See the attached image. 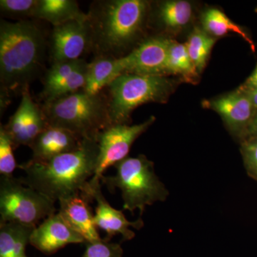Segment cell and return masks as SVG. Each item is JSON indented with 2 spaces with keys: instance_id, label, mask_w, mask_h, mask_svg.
Listing matches in <instances>:
<instances>
[{
  "instance_id": "obj_1",
  "label": "cell",
  "mask_w": 257,
  "mask_h": 257,
  "mask_svg": "<svg viewBox=\"0 0 257 257\" xmlns=\"http://www.w3.org/2000/svg\"><path fill=\"white\" fill-rule=\"evenodd\" d=\"M98 157L96 140L84 139L72 151L18 165L25 173L20 179L55 202L80 193L92 202L89 182L95 174Z\"/></svg>"
},
{
  "instance_id": "obj_2",
  "label": "cell",
  "mask_w": 257,
  "mask_h": 257,
  "mask_svg": "<svg viewBox=\"0 0 257 257\" xmlns=\"http://www.w3.org/2000/svg\"><path fill=\"white\" fill-rule=\"evenodd\" d=\"M150 9L144 0L93 2L88 13L91 50L96 57L121 58L133 52Z\"/></svg>"
},
{
  "instance_id": "obj_3",
  "label": "cell",
  "mask_w": 257,
  "mask_h": 257,
  "mask_svg": "<svg viewBox=\"0 0 257 257\" xmlns=\"http://www.w3.org/2000/svg\"><path fill=\"white\" fill-rule=\"evenodd\" d=\"M44 32L31 21L0 23V82L3 92H23L40 73L46 51Z\"/></svg>"
},
{
  "instance_id": "obj_4",
  "label": "cell",
  "mask_w": 257,
  "mask_h": 257,
  "mask_svg": "<svg viewBox=\"0 0 257 257\" xmlns=\"http://www.w3.org/2000/svg\"><path fill=\"white\" fill-rule=\"evenodd\" d=\"M40 106L48 125L68 130L83 140H96L98 134L111 125L107 100L102 93L92 95L82 89Z\"/></svg>"
},
{
  "instance_id": "obj_5",
  "label": "cell",
  "mask_w": 257,
  "mask_h": 257,
  "mask_svg": "<svg viewBox=\"0 0 257 257\" xmlns=\"http://www.w3.org/2000/svg\"><path fill=\"white\" fill-rule=\"evenodd\" d=\"M114 167L116 175L103 176L101 182L111 192L116 188L121 190L124 209L133 214L139 209L142 216L147 206L168 197L170 192L155 173L153 162L145 155L127 157Z\"/></svg>"
},
{
  "instance_id": "obj_6",
  "label": "cell",
  "mask_w": 257,
  "mask_h": 257,
  "mask_svg": "<svg viewBox=\"0 0 257 257\" xmlns=\"http://www.w3.org/2000/svg\"><path fill=\"white\" fill-rule=\"evenodd\" d=\"M173 89L165 76L121 74L106 87L111 125L128 124L134 109L146 103L165 102Z\"/></svg>"
},
{
  "instance_id": "obj_7",
  "label": "cell",
  "mask_w": 257,
  "mask_h": 257,
  "mask_svg": "<svg viewBox=\"0 0 257 257\" xmlns=\"http://www.w3.org/2000/svg\"><path fill=\"white\" fill-rule=\"evenodd\" d=\"M55 202L14 176L0 179V222L17 221L37 226L56 214Z\"/></svg>"
},
{
  "instance_id": "obj_8",
  "label": "cell",
  "mask_w": 257,
  "mask_h": 257,
  "mask_svg": "<svg viewBox=\"0 0 257 257\" xmlns=\"http://www.w3.org/2000/svg\"><path fill=\"white\" fill-rule=\"evenodd\" d=\"M155 119L152 116L141 124H111L98 134L96 138L99 147L97 167L89 185L101 182L109 167L126 158L135 140L153 124Z\"/></svg>"
},
{
  "instance_id": "obj_9",
  "label": "cell",
  "mask_w": 257,
  "mask_h": 257,
  "mask_svg": "<svg viewBox=\"0 0 257 257\" xmlns=\"http://www.w3.org/2000/svg\"><path fill=\"white\" fill-rule=\"evenodd\" d=\"M50 48L52 64L82 59L87 51L91 50L88 18L53 27Z\"/></svg>"
},
{
  "instance_id": "obj_10",
  "label": "cell",
  "mask_w": 257,
  "mask_h": 257,
  "mask_svg": "<svg viewBox=\"0 0 257 257\" xmlns=\"http://www.w3.org/2000/svg\"><path fill=\"white\" fill-rule=\"evenodd\" d=\"M22 94L21 102L6 125H3L14 149L30 147L35 139L48 126L41 108L32 99L29 87Z\"/></svg>"
},
{
  "instance_id": "obj_11",
  "label": "cell",
  "mask_w": 257,
  "mask_h": 257,
  "mask_svg": "<svg viewBox=\"0 0 257 257\" xmlns=\"http://www.w3.org/2000/svg\"><path fill=\"white\" fill-rule=\"evenodd\" d=\"M172 40L165 37H150L125 56L126 73L165 76Z\"/></svg>"
},
{
  "instance_id": "obj_12",
  "label": "cell",
  "mask_w": 257,
  "mask_h": 257,
  "mask_svg": "<svg viewBox=\"0 0 257 257\" xmlns=\"http://www.w3.org/2000/svg\"><path fill=\"white\" fill-rule=\"evenodd\" d=\"M204 106L220 115L230 133L240 140L244 138L246 128L256 111L246 93L239 89L206 101Z\"/></svg>"
},
{
  "instance_id": "obj_13",
  "label": "cell",
  "mask_w": 257,
  "mask_h": 257,
  "mask_svg": "<svg viewBox=\"0 0 257 257\" xmlns=\"http://www.w3.org/2000/svg\"><path fill=\"white\" fill-rule=\"evenodd\" d=\"M101 182L89 185L91 189V195L96 202L94 222L96 227L100 228L106 232L105 241H110L111 238L116 234H121L123 241L133 239L135 233L130 227L140 230L143 227V219H138L135 221H130L125 217L122 211L117 210L111 207L106 200L101 192Z\"/></svg>"
},
{
  "instance_id": "obj_14",
  "label": "cell",
  "mask_w": 257,
  "mask_h": 257,
  "mask_svg": "<svg viewBox=\"0 0 257 257\" xmlns=\"http://www.w3.org/2000/svg\"><path fill=\"white\" fill-rule=\"evenodd\" d=\"M86 243L85 239L64 220L59 213L52 214L35 227L30 244L39 251L50 255L69 243Z\"/></svg>"
},
{
  "instance_id": "obj_15",
  "label": "cell",
  "mask_w": 257,
  "mask_h": 257,
  "mask_svg": "<svg viewBox=\"0 0 257 257\" xmlns=\"http://www.w3.org/2000/svg\"><path fill=\"white\" fill-rule=\"evenodd\" d=\"M59 214L74 231L85 239L86 243L102 239L98 234L87 197L80 194L61 199Z\"/></svg>"
},
{
  "instance_id": "obj_16",
  "label": "cell",
  "mask_w": 257,
  "mask_h": 257,
  "mask_svg": "<svg viewBox=\"0 0 257 257\" xmlns=\"http://www.w3.org/2000/svg\"><path fill=\"white\" fill-rule=\"evenodd\" d=\"M83 139L64 128L48 125L30 145V160L40 162L72 151L82 143Z\"/></svg>"
},
{
  "instance_id": "obj_17",
  "label": "cell",
  "mask_w": 257,
  "mask_h": 257,
  "mask_svg": "<svg viewBox=\"0 0 257 257\" xmlns=\"http://www.w3.org/2000/svg\"><path fill=\"white\" fill-rule=\"evenodd\" d=\"M126 57H96L88 64L87 79L83 90L89 94H100L111 82L126 73Z\"/></svg>"
},
{
  "instance_id": "obj_18",
  "label": "cell",
  "mask_w": 257,
  "mask_h": 257,
  "mask_svg": "<svg viewBox=\"0 0 257 257\" xmlns=\"http://www.w3.org/2000/svg\"><path fill=\"white\" fill-rule=\"evenodd\" d=\"M87 18L74 0H38L33 15V18L45 20L53 27Z\"/></svg>"
},
{
  "instance_id": "obj_19",
  "label": "cell",
  "mask_w": 257,
  "mask_h": 257,
  "mask_svg": "<svg viewBox=\"0 0 257 257\" xmlns=\"http://www.w3.org/2000/svg\"><path fill=\"white\" fill-rule=\"evenodd\" d=\"M36 226L17 222H0V257L25 256Z\"/></svg>"
},
{
  "instance_id": "obj_20",
  "label": "cell",
  "mask_w": 257,
  "mask_h": 257,
  "mask_svg": "<svg viewBox=\"0 0 257 257\" xmlns=\"http://www.w3.org/2000/svg\"><path fill=\"white\" fill-rule=\"evenodd\" d=\"M203 30L213 37L224 36L229 33H234L242 37L252 50L254 45L251 37L237 24L234 23L220 10L210 8L204 12L202 15Z\"/></svg>"
},
{
  "instance_id": "obj_21",
  "label": "cell",
  "mask_w": 257,
  "mask_h": 257,
  "mask_svg": "<svg viewBox=\"0 0 257 257\" xmlns=\"http://www.w3.org/2000/svg\"><path fill=\"white\" fill-rule=\"evenodd\" d=\"M159 20L169 30H177L190 23L193 15L192 5L183 0H169L160 3L158 8Z\"/></svg>"
},
{
  "instance_id": "obj_22",
  "label": "cell",
  "mask_w": 257,
  "mask_h": 257,
  "mask_svg": "<svg viewBox=\"0 0 257 257\" xmlns=\"http://www.w3.org/2000/svg\"><path fill=\"white\" fill-rule=\"evenodd\" d=\"M166 74H177L187 80L197 78L198 72L189 55L185 44L172 40L169 50Z\"/></svg>"
},
{
  "instance_id": "obj_23",
  "label": "cell",
  "mask_w": 257,
  "mask_h": 257,
  "mask_svg": "<svg viewBox=\"0 0 257 257\" xmlns=\"http://www.w3.org/2000/svg\"><path fill=\"white\" fill-rule=\"evenodd\" d=\"M215 43V37L211 36L200 28L194 29L189 35L185 45L198 73H201L206 67L211 51Z\"/></svg>"
},
{
  "instance_id": "obj_24",
  "label": "cell",
  "mask_w": 257,
  "mask_h": 257,
  "mask_svg": "<svg viewBox=\"0 0 257 257\" xmlns=\"http://www.w3.org/2000/svg\"><path fill=\"white\" fill-rule=\"evenodd\" d=\"M88 64L89 63L85 62L78 69H76L67 79L59 83L50 91L40 94L43 102L68 95L84 89L87 79Z\"/></svg>"
},
{
  "instance_id": "obj_25",
  "label": "cell",
  "mask_w": 257,
  "mask_h": 257,
  "mask_svg": "<svg viewBox=\"0 0 257 257\" xmlns=\"http://www.w3.org/2000/svg\"><path fill=\"white\" fill-rule=\"evenodd\" d=\"M83 59L52 64L44 79V87L41 94L48 92L59 83L67 78L76 69L85 63Z\"/></svg>"
},
{
  "instance_id": "obj_26",
  "label": "cell",
  "mask_w": 257,
  "mask_h": 257,
  "mask_svg": "<svg viewBox=\"0 0 257 257\" xmlns=\"http://www.w3.org/2000/svg\"><path fill=\"white\" fill-rule=\"evenodd\" d=\"M13 143L3 124L0 126V175H13V172L18 167L13 154Z\"/></svg>"
},
{
  "instance_id": "obj_27",
  "label": "cell",
  "mask_w": 257,
  "mask_h": 257,
  "mask_svg": "<svg viewBox=\"0 0 257 257\" xmlns=\"http://www.w3.org/2000/svg\"><path fill=\"white\" fill-rule=\"evenodd\" d=\"M38 0H1L2 14L13 18H33Z\"/></svg>"
},
{
  "instance_id": "obj_28",
  "label": "cell",
  "mask_w": 257,
  "mask_h": 257,
  "mask_svg": "<svg viewBox=\"0 0 257 257\" xmlns=\"http://www.w3.org/2000/svg\"><path fill=\"white\" fill-rule=\"evenodd\" d=\"M123 249L119 243H111L101 239L86 243V249L82 257H122Z\"/></svg>"
},
{
  "instance_id": "obj_29",
  "label": "cell",
  "mask_w": 257,
  "mask_h": 257,
  "mask_svg": "<svg viewBox=\"0 0 257 257\" xmlns=\"http://www.w3.org/2000/svg\"><path fill=\"white\" fill-rule=\"evenodd\" d=\"M241 152L248 175L257 181V138L248 137L241 140Z\"/></svg>"
},
{
  "instance_id": "obj_30",
  "label": "cell",
  "mask_w": 257,
  "mask_h": 257,
  "mask_svg": "<svg viewBox=\"0 0 257 257\" xmlns=\"http://www.w3.org/2000/svg\"><path fill=\"white\" fill-rule=\"evenodd\" d=\"M238 89L243 92L257 90V65L252 74L245 81L242 85L240 86Z\"/></svg>"
},
{
  "instance_id": "obj_31",
  "label": "cell",
  "mask_w": 257,
  "mask_h": 257,
  "mask_svg": "<svg viewBox=\"0 0 257 257\" xmlns=\"http://www.w3.org/2000/svg\"><path fill=\"white\" fill-rule=\"evenodd\" d=\"M248 137H253V138H257V110L255 111V114L253 115L252 119L250 121L247 128H246L244 138L243 139L248 138Z\"/></svg>"
},
{
  "instance_id": "obj_32",
  "label": "cell",
  "mask_w": 257,
  "mask_h": 257,
  "mask_svg": "<svg viewBox=\"0 0 257 257\" xmlns=\"http://www.w3.org/2000/svg\"><path fill=\"white\" fill-rule=\"evenodd\" d=\"M240 90V89H239ZM243 92V91H242ZM246 93V95L249 98L250 101L252 103L253 107L255 110H257V90L256 91H249V92H243Z\"/></svg>"
},
{
  "instance_id": "obj_33",
  "label": "cell",
  "mask_w": 257,
  "mask_h": 257,
  "mask_svg": "<svg viewBox=\"0 0 257 257\" xmlns=\"http://www.w3.org/2000/svg\"><path fill=\"white\" fill-rule=\"evenodd\" d=\"M18 257H27L26 255H25V256H18Z\"/></svg>"
}]
</instances>
